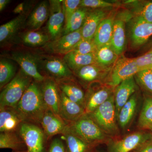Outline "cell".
Wrapping results in <instances>:
<instances>
[{
    "label": "cell",
    "instance_id": "obj_44",
    "mask_svg": "<svg viewBox=\"0 0 152 152\" xmlns=\"http://www.w3.org/2000/svg\"><path fill=\"white\" fill-rule=\"evenodd\" d=\"M10 1V0H0V11L2 12Z\"/></svg>",
    "mask_w": 152,
    "mask_h": 152
},
{
    "label": "cell",
    "instance_id": "obj_41",
    "mask_svg": "<svg viewBox=\"0 0 152 152\" xmlns=\"http://www.w3.org/2000/svg\"><path fill=\"white\" fill-rule=\"evenodd\" d=\"M49 152H66L62 142L59 139H54L50 146Z\"/></svg>",
    "mask_w": 152,
    "mask_h": 152
},
{
    "label": "cell",
    "instance_id": "obj_12",
    "mask_svg": "<svg viewBox=\"0 0 152 152\" xmlns=\"http://www.w3.org/2000/svg\"><path fill=\"white\" fill-rule=\"evenodd\" d=\"M82 39L81 28L61 36L55 40L45 45L46 49L52 53L66 55L73 50L78 43Z\"/></svg>",
    "mask_w": 152,
    "mask_h": 152
},
{
    "label": "cell",
    "instance_id": "obj_37",
    "mask_svg": "<svg viewBox=\"0 0 152 152\" xmlns=\"http://www.w3.org/2000/svg\"><path fill=\"white\" fill-rule=\"evenodd\" d=\"M80 0H64L62 3L63 13L65 17V24L71 16L80 7Z\"/></svg>",
    "mask_w": 152,
    "mask_h": 152
},
{
    "label": "cell",
    "instance_id": "obj_39",
    "mask_svg": "<svg viewBox=\"0 0 152 152\" xmlns=\"http://www.w3.org/2000/svg\"><path fill=\"white\" fill-rule=\"evenodd\" d=\"M114 6L115 4L113 3L103 0H82L81 1L80 7L87 8L101 9L111 7Z\"/></svg>",
    "mask_w": 152,
    "mask_h": 152
},
{
    "label": "cell",
    "instance_id": "obj_25",
    "mask_svg": "<svg viewBox=\"0 0 152 152\" xmlns=\"http://www.w3.org/2000/svg\"><path fill=\"white\" fill-rule=\"evenodd\" d=\"M114 20L110 17L104 19L96 31L94 39L98 49L110 44L113 35Z\"/></svg>",
    "mask_w": 152,
    "mask_h": 152
},
{
    "label": "cell",
    "instance_id": "obj_22",
    "mask_svg": "<svg viewBox=\"0 0 152 152\" xmlns=\"http://www.w3.org/2000/svg\"><path fill=\"white\" fill-rule=\"evenodd\" d=\"M28 15L26 12L20 14L0 27V42H5L12 39L24 26Z\"/></svg>",
    "mask_w": 152,
    "mask_h": 152
},
{
    "label": "cell",
    "instance_id": "obj_31",
    "mask_svg": "<svg viewBox=\"0 0 152 152\" xmlns=\"http://www.w3.org/2000/svg\"><path fill=\"white\" fill-rule=\"evenodd\" d=\"M63 134L64 135L68 152H88L92 145L66 130Z\"/></svg>",
    "mask_w": 152,
    "mask_h": 152
},
{
    "label": "cell",
    "instance_id": "obj_43",
    "mask_svg": "<svg viewBox=\"0 0 152 152\" xmlns=\"http://www.w3.org/2000/svg\"><path fill=\"white\" fill-rule=\"evenodd\" d=\"M25 3L24 2L19 4L18 6L15 8L13 10V12L15 14H20L23 13L24 12Z\"/></svg>",
    "mask_w": 152,
    "mask_h": 152
},
{
    "label": "cell",
    "instance_id": "obj_13",
    "mask_svg": "<svg viewBox=\"0 0 152 152\" xmlns=\"http://www.w3.org/2000/svg\"><path fill=\"white\" fill-rule=\"evenodd\" d=\"M149 138V136L145 133L135 132L112 142L109 151L110 152H129L146 143Z\"/></svg>",
    "mask_w": 152,
    "mask_h": 152
},
{
    "label": "cell",
    "instance_id": "obj_42",
    "mask_svg": "<svg viewBox=\"0 0 152 152\" xmlns=\"http://www.w3.org/2000/svg\"><path fill=\"white\" fill-rule=\"evenodd\" d=\"M139 152H152V142L145 143L142 145Z\"/></svg>",
    "mask_w": 152,
    "mask_h": 152
},
{
    "label": "cell",
    "instance_id": "obj_18",
    "mask_svg": "<svg viewBox=\"0 0 152 152\" xmlns=\"http://www.w3.org/2000/svg\"><path fill=\"white\" fill-rule=\"evenodd\" d=\"M44 134L50 137L57 134H63L67 124L64 121L48 110L44 115L40 123Z\"/></svg>",
    "mask_w": 152,
    "mask_h": 152
},
{
    "label": "cell",
    "instance_id": "obj_38",
    "mask_svg": "<svg viewBox=\"0 0 152 152\" xmlns=\"http://www.w3.org/2000/svg\"><path fill=\"white\" fill-rule=\"evenodd\" d=\"M136 10L135 16L145 21L152 23V1H148L138 5Z\"/></svg>",
    "mask_w": 152,
    "mask_h": 152
},
{
    "label": "cell",
    "instance_id": "obj_23",
    "mask_svg": "<svg viewBox=\"0 0 152 152\" xmlns=\"http://www.w3.org/2000/svg\"><path fill=\"white\" fill-rule=\"evenodd\" d=\"M63 60L73 72L83 67L97 64L96 53L82 55L71 52L64 55Z\"/></svg>",
    "mask_w": 152,
    "mask_h": 152
},
{
    "label": "cell",
    "instance_id": "obj_21",
    "mask_svg": "<svg viewBox=\"0 0 152 152\" xmlns=\"http://www.w3.org/2000/svg\"><path fill=\"white\" fill-rule=\"evenodd\" d=\"M0 132H15L23 123L14 109L4 108L0 109Z\"/></svg>",
    "mask_w": 152,
    "mask_h": 152
},
{
    "label": "cell",
    "instance_id": "obj_5",
    "mask_svg": "<svg viewBox=\"0 0 152 152\" xmlns=\"http://www.w3.org/2000/svg\"><path fill=\"white\" fill-rule=\"evenodd\" d=\"M38 66H40L48 74L50 77L56 81L70 80L73 72L67 65L64 60L57 57H39L36 56Z\"/></svg>",
    "mask_w": 152,
    "mask_h": 152
},
{
    "label": "cell",
    "instance_id": "obj_19",
    "mask_svg": "<svg viewBox=\"0 0 152 152\" xmlns=\"http://www.w3.org/2000/svg\"><path fill=\"white\" fill-rule=\"evenodd\" d=\"M47 1H43L36 6L28 17L26 25L30 31H37L48 20L50 5Z\"/></svg>",
    "mask_w": 152,
    "mask_h": 152
},
{
    "label": "cell",
    "instance_id": "obj_7",
    "mask_svg": "<svg viewBox=\"0 0 152 152\" xmlns=\"http://www.w3.org/2000/svg\"><path fill=\"white\" fill-rule=\"evenodd\" d=\"M142 70L137 65L134 58H120L114 64L109 85L112 87H117L123 81L134 77Z\"/></svg>",
    "mask_w": 152,
    "mask_h": 152
},
{
    "label": "cell",
    "instance_id": "obj_15",
    "mask_svg": "<svg viewBox=\"0 0 152 152\" xmlns=\"http://www.w3.org/2000/svg\"><path fill=\"white\" fill-rule=\"evenodd\" d=\"M106 16V12L102 9L89 10L81 28L82 39H94L98 27Z\"/></svg>",
    "mask_w": 152,
    "mask_h": 152
},
{
    "label": "cell",
    "instance_id": "obj_30",
    "mask_svg": "<svg viewBox=\"0 0 152 152\" xmlns=\"http://www.w3.org/2000/svg\"><path fill=\"white\" fill-rule=\"evenodd\" d=\"M16 68L10 59L1 57L0 60V88L3 89L15 77Z\"/></svg>",
    "mask_w": 152,
    "mask_h": 152
},
{
    "label": "cell",
    "instance_id": "obj_3",
    "mask_svg": "<svg viewBox=\"0 0 152 152\" xmlns=\"http://www.w3.org/2000/svg\"><path fill=\"white\" fill-rule=\"evenodd\" d=\"M31 78L20 69L18 73L2 89L0 95V109H15L31 81Z\"/></svg>",
    "mask_w": 152,
    "mask_h": 152
},
{
    "label": "cell",
    "instance_id": "obj_46",
    "mask_svg": "<svg viewBox=\"0 0 152 152\" xmlns=\"http://www.w3.org/2000/svg\"></svg>",
    "mask_w": 152,
    "mask_h": 152
},
{
    "label": "cell",
    "instance_id": "obj_4",
    "mask_svg": "<svg viewBox=\"0 0 152 152\" xmlns=\"http://www.w3.org/2000/svg\"><path fill=\"white\" fill-rule=\"evenodd\" d=\"M88 115L110 137L118 134L119 130L117 124V116L114 94L94 111Z\"/></svg>",
    "mask_w": 152,
    "mask_h": 152
},
{
    "label": "cell",
    "instance_id": "obj_17",
    "mask_svg": "<svg viewBox=\"0 0 152 152\" xmlns=\"http://www.w3.org/2000/svg\"><path fill=\"white\" fill-rule=\"evenodd\" d=\"M110 69L96 64L83 67L73 73L84 83H91L103 80Z\"/></svg>",
    "mask_w": 152,
    "mask_h": 152
},
{
    "label": "cell",
    "instance_id": "obj_2",
    "mask_svg": "<svg viewBox=\"0 0 152 152\" xmlns=\"http://www.w3.org/2000/svg\"><path fill=\"white\" fill-rule=\"evenodd\" d=\"M66 130L91 145L107 141L110 137L86 114L67 124Z\"/></svg>",
    "mask_w": 152,
    "mask_h": 152
},
{
    "label": "cell",
    "instance_id": "obj_26",
    "mask_svg": "<svg viewBox=\"0 0 152 152\" xmlns=\"http://www.w3.org/2000/svg\"><path fill=\"white\" fill-rule=\"evenodd\" d=\"M69 80L56 81L60 91L71 101L83 106L85 109L86 96L84 93L79 87L69 82Z\"/></svg>",
    "mask_w": 152,
    "mask_h": 152
},
{
    "label": "cell",
    "instance_id": "obj_24",
    "mask_svg": "<svg viewBox=\"0 0 152 152\" xmlns=\"http://www.w3.org/2000/svg\"><path fill=\"white\" fill-rule=\"evenodd\" d=\"M111 45L118 56L121 55L126 46L125 22L121 19L114 20Z\"/></svg>",
    "mask_w": 152,
    "mask_h": 152
},
{
    "label": "cell",
    "instance_id": "obj_1",
    "mask_svg": "<svg viewBox=\"0 0 152 152\" xmlns=\"http://www.w3.org/2000/svg\"><path fill=\"white\" fill-rule=\"evenodd\" d=\"M14 110L23 122L40 124L48 109L44 102L41 87L38 83L32 82L31 84Z\"/></svg>",
    "mask_w": 152,
    "mask_h": 152
},
{
    "label": "cell",
    "instance_id": "obj_28",
    "mask_svg": "<svg viewBox=\"0 0 152 152\" xmlns=\"http://www.w3.org/2000/svg\"><path fill=\"white\" fill-rule=\"evenodd\" d=\"M89 9L79 7L65 24L62 36L73 32L81 28Z\"/></svg>",
    "mask_w": 152,
    "mask_h": 152
},
{
    "label": "cell",
    "instance_id": "obj_32",
    "mask_svg": "<svg viewBox=\"0 0 152 152\" xmlns=\"http://www.w3.org/2000/svg\"><path fill=\"white\" fill-rule=\"evenodd\" d=\"M25 143L20 137L15 132H1L0 134V148L11 149L14 151H19Z\"/></svg>",
    "mask_w": 152,
    "mask_h": 152
},
{
    "label": "cell",
    "instance_id": "obj_36",
    "mask_svg": "<svg viewBox=\"0 0 152 152\" xmlns=\"http://www.w3.org/2000/svg\"><path fill=\"white\" fill-rule=\"evenodd\" d=\"M98 48L95 43L94 39L86 40L82 39L75 47L72 52L82 55L95 53Z\"/></svg>",
    "mask_w": 152,
    "mask_h": 152
},
{
    "label": "cell",
    "instance_id": "obj_27",
    "mask_svg": "<svg viewBox=\"0 0 152 152\" xmlns=\"http://www.w3.org/2000/svg\"><path fill=\"white\" fill-rule=\"evenodd\" d=\"M137 95L135 93L121 109L117 118L120 127L124 129L129 124L135 113L137 105Z\"/></svg>",
    "mask_w": 152,
    "mask_h": 152
},
{
    "label": "cell",
    "instance_id": "obj_29",
    "mask_svg": "<svg viewBox=\"0 0 152 152\" xmlns=\"http://www.w3.org/2000/svg\"><path fill=\"white\" fill-rule=\"evenodd\" d=\"M97 64L102 66L111 68L118 59V56L113 49L110 44L99 48L96 53Z\"/></svg>",
    "mask_w": 152,
    "mask_h": 152
},
{
    "label": "cell",
    "instance_id": "obj_8",
    "mask_svg": "<svg viewBox=\"0 0 152 152\" xmlns=\"http://www.w3.org/2000/svg\"><path fill=\"white\" fill-rule=\"evenodd\" d=\"M63 1H49L50 14L47 25V34L51 41L55 40L62 35L65 24V17L63 13Z\"/></svg>",
    "mask_w": 152,
    "mask_h": 152
},
{
    "label": "cell",
    "instance_id": "obj_35",
    "mask_svg": "<svg viewBox=\"0 0 152 152\" xmlns=\"http://www.w3.org/2000/svg\"><path fill=\"white\" fill-rule=\"evenodd\" d=\"M134 77L141 86L152 94V69L139 72L134 76Z\"/></svg>",
    "mask_w": 152,
    "mask_h": 152
},
{
    "label": "cell",
    "instance_id": "obj_33",
    "mask_svg": "<svg viewBox=\"0 0 152 152\" xmlns=\"http://www.w3.org/2000/svg\"><path fill=\"white\" fill-rule=\"evenodd\" d=\"M138 126L141 129L152 130V98L145 100L139 116Z\"/></svg>",
    "mask_w": 152,
    "mask_h": 152
},
{
    "label": "cell",
    "instance_id": "obj_16",
    "mask_svg": "<svg viewBox=\"0 0 152 152\" xmlns=\"http://www.w3.org/2000/svg\"><path fill=\"white\" fill-rule=\"evenodd\" d=\"M137 88L134 77L123 81L117 86L114 94L117 118L121 109L135 92Z\"/></svg>",
    "mask_w": 152,
    "mask_h": 152
},
{
    "label": "cell",
    "instance_id": "obj_45",
    "mask_svg": "<svg viewBox=\"0 0 152 152\" xmlns=\"http://www.w3.org/2000/svg\"></svg>",
    "mask_w": 152,
    "mask_h": 152
},
{
    "label": "cell",
    "instance_id": "obj_11",
    "mask_svg": "<svg viewBox=\"0 0 152 152\" xmlns=\"http://www.w3.org/2000/svg\"><path fill=\"white\" fill-rule=\"evenodd\" d=\"M42 83L41 90L47 108L56 115L61 118L60 90L56 81L49 77L45 78Z\"/></svg>",
    "mask_w": 152,
    "mask_h": 152
},
{
    "label": "cell",
    "instance_id": "obj_34",
    "mask_svg": "<svg viewBox=\"0 0 152 152\" xmlns=\"http://www.w3.org/2000/svg\"><path fill=\"white\" fill-rule=\"evenodd\" d=\"M22 40L25 45L31 47H37L46 45L50 40L48 34L37 31H29L24 34Z\"/></svg>",
    "mask_w": 152,
    "mask_h": 152
},
{
    "label": "cell",
    "instance_id": "obj_10",
    "mask_svg": "<svg viewBox=\"0 0 152 152\" xmlns=\"http://www.w3.org/2000/svg\"><path fill=\"white\" fill-rule=\"evenodd\" d=\"M10 58L18 63L24 72L37 83L42 82L45 79L39 72L36 56L23 52H12Z\"/></svg>",
    "mask_w": 152,
    "mask_h": 152
},
{
    "label": "cell",
    "instance_id": "obj_14",
    "mask_svg": "<svg viewBox=\"0 0 152 152\" xmlns=\"http://www.w3.org/2000/svg\"><path fill=\"white\" fill-rule=\"evenodd\" d=\"M60 97V115L66 124L77 120L86 114L83 106L71 101L61 91Z\"/></svg>",
    "mask_w": 152,
    "mask_h": 152
},
{
    "label": "cell",
    "instance_id": "obj_40",
    "mask_svg": "<svg viewBox=\"0 0 152 152\" xmlns=\"http://www.w3.org/2000/svg\"><path fill=\"white\" fill-rule=\"evenodd\" d=\"M134 58L137 65L143 70L152 69V50L142 56Z\"/></svg>",
    "mask_w": 152,
    "mask_h": 152
},
{
    "label": "cell",
    "instance_id": "obj_9",
    "mask_svg": "<svg viewBox=\"0 0 152 152\" xmlns=\"http://www.w3.org/2000/svg\"><path fill=\"white\" fill-rule=\"evenodd\" d=\"M129 37L131 46L138 48L145 43L152 36V23L135 16L129 23Z\"/></svg>",
    "mask_w": 152,
    "mask_h": 152
},
{
    "label": "cell",
    "instance_id": "obj_6",
    "mask_svg": "<svg viewBox=\"0 0 152 152\" xmlns=\"http://www.w3.org/2000/svg\"><path fill=\"white\" fill-rule=\"evenodd\" d=\"M19 134L24 142L27 152H43V131L34 124L23 122L19 127Z\"/></svg>",
    "mask_w": 152,
    "mask_h": 152
},
{
    "label": "cell",
    "instance_id": "obj_20",
    "mask_svg": "<svg viewBox=\"0 0 152 152\" xmlns=\"http://www.w3.org/2000/svg\"><path fill=\"white\" fill-rule=\"evenodd\" d=\"M113 87H104L90 94L85 101L86 114L91 113L114 94Z\"/></svg>",
    "mask_w": 152,
    "mask_h": 152
}]
</instances>
